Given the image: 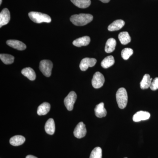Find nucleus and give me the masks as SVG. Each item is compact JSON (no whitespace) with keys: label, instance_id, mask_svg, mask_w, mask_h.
I'll use <instances>...</instances> for the list:
<instances>
[{"label":"nucleus","instance_id":"0eeeda50","mask_svg":"<svg viewBox=\"0 0 158 158\" xmlns=\"http://www.w3.org/2000/svg\"><path fill=\"white\" fill-rule=\"evenodd\" d=\"M97 62L96 59L86 58L82 59L80 64V68L83 71L87 70L89 67H93Z\"/></svg>","mask_w":158,"mask_h":158},{"label":"nucleus","instance_id":"f257e3e1","mask_svg":"<svg viewBox=\"0 0 158 158\" xmlns=\"http://www.w3.org/2000/svg\"><path fill=\"white\" fill-rule=\"evenodd\" d=\"M93 19V16L91 15L81 13L72 15L70 20L74 25L83 26L91 22Z\"/></svg>","mask_w":158,"mask_h":158},{"label":"nucleus","instance_id":"412c9836","mask_svg":"<svg viewBox=\"0 0 158 158\" xmlns=\"http://www.w3.org/2000/svg\"><path fill=\"white\" fill-rule=\"evenodd\" d=\"M75 6L81 9L88 8L91 4L90 0H71Z\"/></svg>","mask_w":158,"mask_h":158},{"label":"nucleus","instance_id":"f03ea898","mask_svg":"<svg viewBox=\"0 0 158 158\" xmlns=\"http://www.w3.org/2000/svg\"><path fill=\"white\" fill-rule=\"evenodd\" d=\"M116 99L120 109H123L126 107L128 102V95L125 88H121L118 89L116 94Z\"/></svg>","mask_w":158,"mask_h":158},{"label":"nucleus","instance_id":"f8f14e48","mask_svg":"<svg viewBox=\"0 0 158 158\" xmlns=\"http://www.w3.org/2000/svg\"><path fill=\"white\" fill-rule=\"evenodd\" d=\"M90 37L88 36H84L74 40L73 42V44L77 47H81L88 45L90 44Z\"/></svg>","mask_w":158,"mask_h":158},{"label":"nucleus","instance_id":"aec40b11","mask_svg":"<svg viewBox=\"0 0 158 158\" xmlns=\"http://www.w3.org/2000/svg\"><path fill=\"white\" fill-rule=\"evenodd\" d=\"M25 141V138L23 136L16 135L13 136L10 138L9 142L11 145L14 146H18L23 144Z\"/></svg>","mask_w":158,"mask_h":158},{"label":"nucleus","instance_id":"cd10ccee","mask_svg":"<svg viewBox=\"0 0 158 158\" xmlns=\"http://www.w3.org/2000/svg\"><path fill=\"white\" fill-rule=\"evenodd\" d=\"M26 158H37V157L35 156L31 155H28L26 156Z\"/></svg>","mask_w":158,"mask_h":158},{"label":"nucleus","instance_id":"9d476101","mask_svg":"<svg viewBox=\"0 0 158 158\" xmlns=\"http://www.w3.org/2000/svg\"><path fill=\"white\" fill-rule=\"evenodd\" d=\"M10 20V14L9 9H3L0 13V27L6 25Z\"/></svg>","mask_w":158,"mask_h":158},{"label":"nucleus","instance_id":"2eb2a0df","mask_svg":"<svg viewBox=\"0 0 158 158\" xmlns=\"http://www.w3.org/2000/svg\"><path fill=\"white\" fill-rule=\"evenodd\" d=\"M50 109V104L46 102H44L38 106L37 111V114L39 116L46 115L49 112Z\"/></svg>","mask_w":158,"mask_h":158},{"label":"nucleus","instance_id":"5701e85b","mask_svg":"<svg viewBox=\"0 0 158 158\" xmlns=\"http://www.w3.org/2000/svg\"><path fill=\"white\" fill-rule=\"evenodd\" d=\"M115 59L113 56H110L105 58L101 62V66L104 69H107L114 65Z\"/></svg>","mask_w":158,"mask_h":158},{"label":"nucleus","instance_id":"bb28decb","mask_svg":"<svg viewBox=\"0 0 158 158\" xmlns=\"http://www.w3.org/2000/svg\"><path fill=\"white\" fill-rule=\"evenodd\" d=\"M150 88L152 90H156L158 89V77H156L153 80Z\"/></svg>","mask_w":158,"mask_h":158},{"label":"nucleus","instance_id":"4468645a","mask_svg":"<svg viewBox=\"0 0 158 158\" xmlns=\"http://www.w3.org/2000/svg\"><path fill=\"white\" fill-rule=\"evenodd\" d=\"M124 25V21L121 19L116 20L109 26L108 29L110 31H118L120 30Z\"/></svg>","mask_w":158,"mask_h":158},{"label":"nucleus","instance_id":"dca6fc26","mask_svg":"<svg viewBox=\"0 0 158 158\" xmlns=\"http://www.w3.org/2000/svg\"><path fill=\"white\" fill-rule=\"evenodd\" d=\"M45 131L48 135H53L55 133V123L53 118H49L46 123Z\"/></svg>","mask_w":158,"mask_h":158},{"label":"nucleus","instance_id":"6e6552de","mask_svg":"<svg viewBox=\"0 0 158 158\" xmlns=\"http://www.w3.org/2000/svg\"><path fill=\"white\" fill-rule=\"evenodd\" d=\"M73 134L76 138L79 139L84 138L87 134L85 125L82 122L79 123L75 128Z\"/></svg>","mask_w":158,"mask_h":158},{"label":"nucleus","instance_id":"4be33fe9","mask_svg":"<svg viewBox=\"0 0 158 158\" xmlns=\"http://www.w3.org/2000/svg\"><path fill=\"white\" fill-rule=\"evenodd\" d=\"M118 38L120 43L123 45H126L131 41V37L127 32H123L119 33Z\"/></svg>","mask_w":158,"mask_h":158},{"label":"nucleus","instance_id":"9b49d317","mask_svg":"<svg viewBox=\"0 0 158 158\" xmlns=\"http://www.w3.org/2000/svg\"><path fill=\"white\" fill-rule=\"evenodd\" d=\"M150 117V114L146 111H140L136 113L133 117V120L134 122H139L142 120L148 119Z\"/></svg>","mask_w":158,"mask_h":158},{"label":"nucleus","instance_id":"ddd939ff","mask_svg":"<svg viewBox=\"0 0 158 158\" xmlns=\"http://www.w3.org/2000/svg\"><path fill=\"white\" fill-rule=\"evenodd\" d=\"M94 112L97 117L102 118L107 115V111L104 107V104L102 102L97 105L94 109Z\"/></svg>","mask_w":158,"mask_h":158},{"label":"nucleus","instance_id":"20e7f679","mask_svg":"<svg viewBox=\"0 0 158 158\" xmlns=\"http://www.w3.org/2000/svg\"><path fill=\"white\" fill-rule=\"evenodd\" d=\"M52 67V62L50 60H42L40 63V69L43 74L45 76V77H49L51 76Z\"/></svg>","mask_w":158,"mask_h":158},{"label":"nucleus","instance_id":"7c9ffc66","mask_svg":"<svg viewBox=\"0 0 158 158\" xmlns=\"http://www.w3.org/2000/svg\"><path fill=\"white\" fill-rule=\"evenodd\" d=\"M127 158V157H125V158Z\"/></svg>","mask_w":158,"mask_h":158},{"label":"nucleus","instance_id":"f3484780","mask_svg":"<svg viewBox=\"0 0 158 158\" xmlns=\"http://www.w3.org/2000/svg\"><path fill=\"white\" fill-rule=\"evenodd\" d=\"M22 74L27 77L31 81H34L36 78V75L33 69L31 67H27L23 69L21 71Z\"/></svg>","mask_w":158,"mask_h":158},{"label":"nucleus","instance_id":"c85d7f7f","mask_svg":"<svg viewBox=\"0 0 158 158\" xmlns=\"http://www.w3.org/2000/svg\"><path fill=\"white\" fill-rule=\"evenodd\" d=\"M100 1H101L103 3H106L109 2L110 0H100Z\"/></svg>","mask_w":158,"mask_h":158},{"label":"nucleus","instance_id":"7ed1b4c3","mask_svg":"<svg viewBox=\"0 0 158 158\" xmlns=\"http://www.w3.org/2000/svg\"><path fill=\"white\" fill-rule=\"evenodd\" d=\"M29 16L31 20L37 23H50L52 21V19L48 15L41 12L31 11L29 12Z\"/></svg>","mask_w":158,"mask_h":158},{"label":"nucleus","instance_id":"6ab92c4d","mask_svg":"<svg viewBox=\"0 0 158 158\" xmlns=\"http://www.w3.org/2000/svg\"><path fill=\"white\" fill-rule=\"evenodd\" d=\"M116 45V40L113 38H110L108 40L105 46V52L108 53L112 52L115 50Z\"/></svg>","mask_w":158,"mask_h":158},{"label":"nucleus","instance_id":"b1692460","mask_svg":"<svg viewBox=\"0 0 158 158\" xmlns=\"http://www.w3.org/2000/svg\"><path fill=\"white\" fill-rule=\"evenodd\" d=\"M0 58L3 63L6 65L12 64L14 61V57L9 54H1Z\"/></svg>","mask_w":158,"mask_h":158},{"label":"nucleus","instance_id":"39448f33","mask_svg":"<svg viewBox=\"0 0 158 158\" xmlns=\"http://www.w3.org/2000/svg\"><path fill=\"white\" fill-rule=\"evenodd\" d=\"M77 98L76 93L73 91H71L64 99V104L69 111H72Z\"/></svg>","mask_w":158,"mask_h":158},{"label":"nucleus","instance_id":"a211bd4d","mask_svg":"<svg viewBox=\"0 0 158 158\" xmlns=\"http://www.w3.org/2000/svg\"><path fill=\"white\" fill-rule=\"evenodd\" d=\"M152 80V79L150 77L149 74H146L144 75L142 81L140 83V87L141 89L144 90L150 88Z\"/></svg>","mask_w":158,"mask_h":158},{"label":"nucleus","instance_id":"393cba45","mask_svg":"<svg viewBox=\"0 0 158 158\" xmlns=\"http://www.w3.org/2000/svg\"><path fill=\"white\" fill-rule=\"evenodd\" d=\"M134 53L132 49L125 48L121 52V56L124 60H127L133 55Z\"/></svg>","mask_w":158,"mask_h":158},{"label":"nucleus","instance_id":"423d86ee","mask_svg":"<svg viewBox=\"0 0 158 158\" xmlns=\"http://www.w3.org/2000/svg\"><path fill=\"white\" fill-rule=\"evenodd\" d=\"M92 86L94 88L98 89L102 87L105 83V78L102 74L97 72L94 75L92 80Z\"/></svg>","mask_w":158,"mask_h":158},{"label":"nucleus","instance_id":"c756f323","mask_svg":"<svg viewBox=\"0 0 158 158\" xmlns=\"http://www.w3.org/2000/svg\"><path fill=\"white\" fill-rule=\"evenodd\" d=\"M2 0H0V5H1V4H2Z\"/></svg>","mask_w":158,"mask_h":158},{"label":"nucleus","instance_id":"1a4fd4ad","mask_svg":"<svg viewBox=\"0 0 158 158\" xmlns=\"http://www.w3.org/2000/svg\"><path fill=\"white\" fill-rule=\"evenodd\" d=\"M6 44L7 45L12 48L16 49L19 51L24 50L27 48V46L25 44L21 41L15 40H7Z\"/></svg>","mask_w":158,"mask_h":158},{"label":"nucleus","instance_id":"a878e982","mask_svg":"<svg viewBox=\"0 0 158 158\" xmlns=\"http://www.w3.org/2000/svg\"><path fill=\"white\" fill-rule=\"evenodd\" d=\"M102 149L100 147L95 148L90 153V158H102Z\"/></svg>","mask_w":158,"mask_h":158}]
</instances>
